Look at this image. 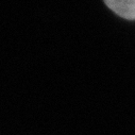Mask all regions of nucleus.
Returning a JSON list of instances; mask_svg holds the SVG:
<instances>
[{
    "instance_id": "nucleus-1",
    "label": "nucleus",
    "mask_w": 135,
    "mask_h": 135,
    "mask_svg": "<svg viewBox=\"0 0 135 135\" xmlns=\"http://www.w3.org/2000/svg\"><path fill=\"white\" fill-rule=\"evenodd\" d=\"M104 2L120 17L135 20V0H104Z\"/></svg>"
}]
</instances>
